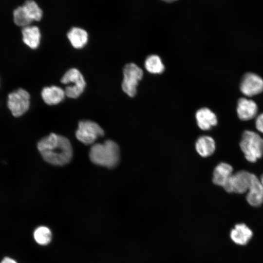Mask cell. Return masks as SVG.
Here are the masks:
<instances>
[{
	"label": "cell",
	"mask_w": 263,
	"mask_h": 263,
	"mask_svg": "<svg viewBox=\"0 0 263 263\" xmlns=\"http://www.w3.org/2000/svg\"><path fill=\"white\" fill-rule=\"evenodd\" d=\"M122 89L130 97L134 96L137 92L138 82L142 78L143 71L133 63L127 64L123 69Z\"/></svg>",
	"instance_id": "5"
},
{
	"label": "cell",
	"mask_w": 263,
	"mask_h": 263,
	"mask_svg": "<svg viewBox=\"0 0 263 263\" xmlns=\"http://www.w3.org/2000/svg\"><path fill=\"white\" fill-rule=\"evenodd\" d=\"M104 134L102 128L96 122L90 120L79 121L76 131V138L85 145H93L96 139Z\"/></svg>",
	"instance_id": "7"
},
{
	"label": "cell",
	"mask_w": 263,
	"mask_h": 263,
	"mask_svg": "<svg viewBox=\"0 0 263 263\" xmlns=\"http://www.w3.org/2000/svg\"><path fill=\"white\" fill-rule=\"evenodd\" d=\"M258 112L257 104L252 100L240 98L237 103V113L242 120L247 121L255 117Z\"/></svg>",
	"instance_id": "11"
},
{
	"label": "cell",
	"mask_w": 263,
	"mask_h": 263,
	"mask_svg": "<svg viewBox=\"0 0 263 263\" xmlns=\"http://www.w3.org/2000/svg\"><path fill=\"white\" fill-rule=\"evenodd\" d=\"M145 66L147 70L152 74H161L164 70V66L160 57L152 55L146 59Z\"/></svg>",
	"instance_id": "19"
},
{
	"label": "cell",
	"mask_w": 263,
	"mask_h": 263,
	"mask_svg": "<svg viewBox=\"0 0 263 263\" xmlns=\"http://www.w3.org/2000/svg\"><path fill=\"white\" fill-rule=\"evenodd\" d=\"M37 146L44 160L53 165L64 166L72 158L71 144L64 136L51 133L41 139Z\"/></svg>",
	"instance_id": "1"
},
{
	"label": "cell",
	"mask_w": 263,
	"mask_h": 263,
	"mask_svg": "<svg viewBox=\"0 0 263 263\" xmlns=\"http://www.w3.org/2000/svg\"><path fill=\"white\" fill-rule=\"evenodd\" d=\"M253 236L252 230L243 223L235 225L230 233L232 241L238 245H246Z\"/></svg>",
	"instance_id": "12"
},
{
	"label": "cell",
	"mask_w": 263,
	"mask_h": 263,
	"mask_svg": "<svg viewBox=\"0 0 263 263\" xmlns=\"http://www.w3.org/2000/svg\"><path fill=\"white\" fill-rule=\"evenodd\" d=\"M261 183L263 187V174L261 176V178L260 179Z\"/></svg>",
	"instance_id": "25"
},
{
	"label": "cell",
	"mask_w": 263,
	"mask_h": 263,
	"mask_svg": "<svg viewBox=\"0 0 263 263\" xmlns=\"http://www.w3.org/2000/svg\"><path fill=\"white\" fill-rule=\"evenodd\" d=\"M240 88L247 96L257 95L263 92V79L256 74L247 73L242 77Z\"/></svg>",
	"instance_id": "9"
},
{
	"label": "cell",
	"mask_w": 263,
	"mask_h": 263,
	"mask_svg": "<svg viewBox=\"0 0 263 263\" xmlns=\"http://www.w3.org/2000/svg\"><path fill=\"white\" fill-rule=\"evenodd\" d=\"M60 81L64 84L73 83L68 86L64 91L65 95L71 98H76L83 92L86 82L84 78L79 70L72 68L68 70L61 77Z\"/></svg>",
	"instance_id": "4"
},
{
	"label": "cell",
	"mask_w": 263,
	"mask_h": 263,
	"mask_svg": "<svg viewBox=\"0 0 263 263\" xmlns=\"http://www.w3.org/2000/svg\"><path fill=\"white\" fill-rule=\"evenodd\" d=\"M41 95L44 102L49 105L58 104L64 99L66 95L64 90L56 86L44 87L41 91Z\"/></svg>",
	"instance_id": "15"
},
{
	"label": "cell",
	"mask_w": 263,
	"mask_h": 263,
	"mask_svg": "<svg viewBox=\"0 0 263 263\" xmlns=\"http://www.w3.org/2000/svg\"><path fill=\"white\" fill-rule=\"evenodd\" d=\"M89 157L94 164L112 169L119 163V148L111 140H107L103 143H95L90 149Z\"/></svg>",
	"instance_id": "2"
},
{
	"label": "cell",
	"mask_w": 263,
	"mask_h": 263,
	"mask_svg": "<svg viewBox=\"0 0 263 263\" xmlns=\"http://www.w3.org/2000/svg\"><path fill=\"white\" fill-rule=\"evenodd\" d=\"M22 40L29 48L35 49L39 45L41 34L38 27L27 26L23 27L21 30Z\"/></svg>",
	"instance_id": "16"
},
{
	"label": "cell",
	"mask_w": 263,
	"mask_h": 263,
	"mask_svg": "<svg viewBox=\"0 0 263 263\" xmlns=\"http://www.w3.org/2000/svg\"><path fill=\"white\" fill-rule=\"evenodd\" d=\"M255 126L258 131L263 133V113H261L256 118Z\"/></svg>",
	"instance_id": "23"
},
{
	"label": "cell",
	"mask_w": 263,
	"mask_h": 263,
	"mask_svg": "<svg viewBox=\"0 0 263 263\" xmlns=\"http://www.w3.org/2000/svg\"><path fill=\"white\" fill-rule=\"evenodd\" d=\"M30 96L29 93L22 88H19L8 95L7 106L12 114L19 117L25 113L30 107Z\"/></svg>",
	"instance_id": "6"
},
{
	"label": "cell",
	"mask_w": 263,
	"mask_h": 263,
	"mask_svg": "<svg viewBox=\"0 0 263 263\" xmlns=\"http://www.w3.org/2000/svg\"><path fill=\"white\" fill-rule=\"evenodd\" d=\"M22 6L33 21H39L41 19L42 11L35 1L32 0H27Z\"/></svg>",
	"instance_id": "22"
},
{
	"label": "cell",
	"mask_w": 263,
	"mask_h": 263,
	"mask_svg": "<svg viewBox=\"0 0 263 263\" xmlns=\"http://www.w3.org/2000/svg\"><path fill=\"white\" fill-rule=\"evenodd\" d=\"M13 19L17 25L22 27L29 26L33 21L22 5L14 9Z\"/></svg>",
	"instance_id": "21"
},
{
	"label": "cell",
	"mask_w": 263,
	"mask_h": 263,
	"mask_svg": "<svg viewBox=\"0 0 263 263\" xmlns=\"http://www.w3.org/2000/svg\"><path fill=\"white\" fill-rule=\"evenodd\" d=\"M197 152L202 157H207L214 152L216 148L214 139L209 136L200 137L195 144Z\"/></svg>",
	"instance_id": "18"
},
{
	"label": "cell",
	"mask_w": 263,
	"mask_h": 263,
	"mask_svg": "<svg viewBox=\"0 0 263 263\" xmlns=\"http://www.w3.org/2000/svg\"><path fill=\"white\" fill-rule=\"evenodd\" d=\"M253 174L245 170H240L233 173L224 188L228 193H244L248 191Z\"/></svg>",
	"instance_id": "8"
},
{
	"label": "cell",
	"mask_w": 263,
	"mask_h": 263,
	"mask_svg": "<svg viewBox=\"0 0 263 263\" xmlns=\"http://www.w3.org/2000/svg\"><path fill=\"white\" fill-rule=\"evenodd\" d=\"M233 174V168L229 164L220 163L214 169L212 181L214 184L223 188Z\"/></svg>",
	"instance_id": "13"
},
{
	"label": "cell",
	"mask_w": 263,
	"mask_h": 263,
	"mask_svg": "<svg viewBox=\"0 0 263 263\" xmlns=\"http://www.w3.org/2000/svg\"><path fill=\"white\" fill-rule=\"evenodd\" d=\"M195 117L198 126L203 130H208L217 123L216 115L207 108H203L198 110Z\"/></svg>",
	"instance_id": "14"
},
{
	"label": "cell",
	"mask_w": 263,
	"mask_h": 263,
	"mask_svg": "<svg viewBox=\"0 0 263 263\" xmlns=\"http://www.w3.org/2000/svg\"><path fill=\"white\" fill-rule=\"evenodd\" d=\"M246 199L250 205L254 207H260L263 203V187L260 179L254 174Z\"/></svg>",
	"instance_id": "10"
},
{
	"label": "cell",
	"mask_w": 263,
	"mask_h": 263,
	"mask_svg": "<svg viewBox=\"0 0 263 263\" xmlns=\"http://www.w3.org/2000/svg\"><path fill=\"white\" fill-rule=\"evenodd\" d=\"M34 238L38 244L45 245L49 244L51 241L52 233L48 227L40 226L34 231Z\"/></svg>",
	"instance_id": "20"
},
{
	"label": "cell",
	"mask_w": 263,
	"mask_h": 263,
	"mask_svg": "<svg viewBox=\"0 0 263 263\" xmlns=\"http://www.w3.org/2000/svg\"><path fill=\"white\" fill-rule=\"evenodd\" d=\"M67 37L72 45L76 49L83 47L88 40L87 32L79 27L72 28L67 33Z\"/></svg>",
	"instance_id": "17"
},
{
	"label": "cell",
	"mask_w": 263,
	"mask_h": 263,
	"mask_svg": "<svg viewBox=\"0 0 263 263\" xmlns=\"http://www.w3.org/2000/svg\"><path fill=\"white\" fill-rule=\"evenodd\" d=\"M0 263H17L14 260L9 258L5 257L0 262Z\"/></svg>",
	"instance_id": "24"
},
{
	"label": "cell",
	"mask_w": 263,
	"mask_h": 263,
	"mask_svg": "<svg viewBox=\"0 0 263 263\" xmlns=\"http://www.w3.org/2000/svg\"><path fill=\"white\" fill-rule=\"evenodd\" d=\"M240 146L245 159L250 162H256L263 155V139L253 131L244 132Z\"/></svg>",
	"instance_id": "3"
}]
</instances>
